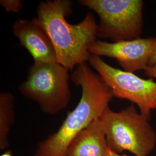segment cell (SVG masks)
I'll return each instance as SVG.
<instances>
[{"instance_id":"obj_1","label":"cell","mask_w":156,"mask_h":156,"mask_svg":"<svg viewBox=\"0 0 156 156\" xmlns=\"http://www.w3.org/2000/svg\"><path fill=\"white\" fill-rule=\"evenodd\" d=\"M71 79L82 89L79 102L68 113L56 133L39 143L33 156H66L67 148L73 138L100 119L109 107L113 97L111 90L86 63L76 67Z\"/></svg>"},{"instance_id":"obj_2","label":"cell","mask_w":156,"mask_h":156,"mask_svg":"<svg viewBox=\"0 0 156 156\" xmlns=\"http://www.w3.org/2000/svg\"><path fill=\"white\" fill-rule=\"evenodd\" d=\"M73 4L69 0L42 1L37 17L54 46L57 62L69 71L88 62L90 48L97 38L98 24L92 13L88 12L78 24L67 22Z\"/></svg>"},{"instance_id":"obj_3","label":"cell","mask_w":156,"mask_h":156,"mask_svg":"<svg viewBox=\"0 0 156 156\" xmlns=\"http://www.w3.org/2000/svg\"><path fill=\"white\" fill-rule=\"evenodd\" d=\"M108 147L121 154L128 151L135 156H147L156 145V134L149 120L134 104L120 112L108 107L100 118Z\"/></svg>"},{"instance_id":"obj_4","label":"cell","mask_w":156,"mask_h":156,"mask_svg":"<svg viewBox=\"0 0 156 156\" xmlns=\"http://www.w3.org/2000/svg\"><path fill=\"white\" fill-rule=\"evenodd\" d=\"M68 71L57 62H34L19 90L24 97L37 102L45 113L56 115L65 109L71 100Z\"/></svg>"},{"instance_id":"obj_5","label":"cell","mask_w":156,"mask_h":156,"mask_svg":"<svg viewBox=\"0 0 156 156\" xmlns=\"http://www.w3.org/2000/svg\"><path fill=\"white\" fill-rule=\"evenodd\" d=\"M99 17L97 37L113 42L140 38L144 26L141 0H79Z\"/></svg>"},{"instance_id":"obj_6","label":"cell","mask_w":156,"mask_h":156,"mask_svg":"<svg viewBox=\"0 0 156 156\" xmlns=\"http://www.w3.org/2000/svg\"><path fill=\"white\" fill-rule=\"evenodd\" d=\"M88 62L111 90L113 97L136 105L140 113L150 120L151 112L156 110V82L153 78L142 79L134 73L112 67L94 55H90Z\"/></svg>"},{"instance_id":"obj_7","label":"cell","mask_w":156,"mask_h":156,"mask_svg":"<svg viewBox=\"0 0 156 156\" xmlns=\"http://www.w3.org/2000/svg\"><path fill=\"white\" fill-rule=\"evenodd\" d=\"M156 38H137L116 42L97 40L90 48L91 55L116 60L124 71L134 73L149 66Z\"/></svg>"},{"instance_id":"obj_8","label":"cell","mask_w":156,"mask_h":156,"mask_svg":"<svg viewBox=\"0 0 156 156\" xmlns=\"http://www.w3.org/2000/svg\"><path fill=\"white\" fill-rule=\"evenodd\" d=\"M12 32L28 50L34 63L57 62L54 46L37 17L31 20H17L12 26Z\"/></svg>"},{"instance_id":"obj_9","label":"cell","mask_w":156,"mask_h":156,"mask_svg":"<svg viewBox=\"0 0 156 156\" xmlns=\"http://www.w3.org/2000/svg\"><path fill=\"white\" fill-rule=\"evenodd\" d=\"M108 148L106 135L98 119L73 138L66 156H105Z\"/></svg>"},{"instance_id":"obj_10","label":"cell","mask_w":156,"mask_h":156,"mask_svg":"<svg viewBox=\"0 0 156 156\" xmlns=\"http://www.w3.org/2000/svg\"><path fill=\"white\" fill-rule=\"evenodd\" d=\"M15 121L14 97L9 91L0 93V149L9 146L8 136Z\"/></svg>"},{"instance_id":"obj_11","label":"cell","mask_w":156,"mask_h":156,"mask_svg":"<svg viewBox=\"0 0 156 156\" xmlns=\"http://www.w3.org/2000/svg\"><path fill=\"white\" fill-rule=\"evenodd\" d=\"M0 4L8 12L19 13L22 9L23 2L20 0H1Z\"/></svg>"},{"instance_id":"obj_12","label":"cell","mask_w":156,"mask_h":156,"mask_svg":"<svg viewBox=\"0 0 156 156\" xmlns=\"http://www.w3.org/2000/svg\"><path fill=\"white\" fill-rule=\"evenodd\" d=\"M145 74L151 78H156V65L154 66H148L145 68Z\"/></svg>"},{"instance_id":"obj_13","label":"cell","mask_w":156,"mask_h":156,"mask_svg":"<svg viewBox=\"0 0 156 156\" xmlns=\"http://www.w3.org/2000/svg\"><path fill=\"white\" fill-rule=\"evenodd\" d=\"M156 65V41L155 42V44L154 45V47L153 48L152 52L151 54V58H150V61H149V66L151 67L154 66Z\"/></svg>"},{"instance_id":"obj_14","label":"cell","mask_w":156,"mask_h":156,"mask_svg":"<svg viewBox=\"0 0 156 156\" xmlns=\"http://www.w3.org/2000/svg\"><path fill=\"white\" fill-rule=\"evenodd\" d=\"M128 156L126 154H120L117 153L111 150L109 148H108V151L106 152V156Z\"/></svg>"},{"instance_id":"obj_15","label":"cell","mask_w":156,"mask_h":156,"mask_svg":"<svg viewBox=\"0 0 156 156\" xmlns=\"http://www.w3.org/2000/svg\"><path fill=\"white\" fill-rule=\"evenodd\" d=\"M0 156H13L12 151L11 150H7L4 151Z\"/></svg>"}]
</instances>
